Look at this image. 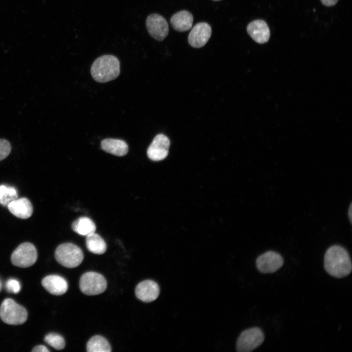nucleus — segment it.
<instances>
[{"label":"nucleus","instance_id":"2","mask_svg":"<svg viewBox=\"0 0 352 352\" xmlns=\"http://www.w3.org/2000/svg\"><path fill=\"white\" fill-rule=\"evenodd\" d=\"M90 72L93 79L99 83H106L116 79L120 73V62L112 55H103L92 63Z\"/></svg>","mask_w":352,"mask_h":352},{"label":"nucleus","instance_id":"27","mask_svg":"<svg viewBox=\"0 0 352 352\" xmlns=\"http://www.w3.org/2000/svg\"><path fill=\"white\" fill-rule=\"evenodd\" d=\"M352 203L350 204L349 210H348V217L349 218V220H350V222L352 223Z\"/></svg>","mask_w":352,"mask_h":352},{"label":"nucleus","instance_id":"22","mask_svg":"<svg viewBox=\"0 0 352 352\" xmlns=\"http://www.w3.org/2000/svg\"><path fill=\"white\" fill-rule=\"evenodd\" d=\"M44 340L49 345L58 350H62L65 347L64 338L57 333H48L45 336Z\"/></svg>","mask_w":352,"mask_h":352},{"label":"nucleus","instance_id":"21","mask_svg":"<svg viewBox=\"0 0 352 352\" xmlns=\"http://www.w3.org/2000/svg\"><path fill=\"white\" fill-rule=\"evenodd\" d=\"M18 194L16 189L4 185L0 186V204L3 206L7 205L12 200L17 199Z\"/></svg>","mask_w":352,"mask_h":352},{"label":"nucleus","instance_id":"20","mask_svg":"<svg viewBox=\"0 0 352 352\" xmlns=\"http://www.w3.org/2000/svg\"><path fill=\"white\" fill-rule=\"evenodd\" d=\"M88 352H110L111 346L108 340L104 337L95 335L92 337L87 344Z\"/></svg>","mask_w":352,"mask_h":352},{"label":"nucleus","instance_id":"12","mask_svg":"<svg viewBox=\"0 0 352 352\" xmlns=\"http://www.w3.org/2000/svg\"><path fill=\"white\" fill-rule=\"evenodd\" d=\"M160 292L159 287L154 281L147 280L139 283L135 288L136 297L144 302L155 300Z\"/></svg>","mask_w":352,"mask_h":352},{"label":"nucleus","instance_id":"5","mask_svg":"<svg viewBox=\"0 0 352 352\" xmlns=\"http://www.w3.org/2000/svg\"><path fill=\"white\" fill-rule=\"evenodd\" d=\"M107 282L104 277L97 272H87L81 277L79 287L81 291L88 295H95L105 291Z\"/></svg>","mask_w":352,"mask_h":352},{"label":"nucleus","instance_id":"8","mask_svg":"<svg viewBox=\"0 0 352 352\" xmlns=\"http://www.w3.org/2000/svg\"><path fill=\"white\" fill-rule=\"evenodd\" d=\"M146 26L149 34L158 41H163L169 33L167 21L156 13L151 14L147 17Z\"/></svg>","mask_w":352,"mask_h":352},{"label":"nucleus","instance_id":"24","mask_svg":"<svg viewBox=\"0 0 352 352\" xmlns=\"http://www.w3.org/2000/svg\"><path fill=\"white\" fill-rule=\"evenodd\" d=\"M6 290L10 293H18L21 290V285L18 281L14 279H10L5 285Z\"/></svg>","mask_w":352,"mask_h":352},{"label":"nucleus","instance_id":"10","mask_svg":"<svg viewBox=\"0 0 352 352\" xmlns=\"http://www.w3.org/2000/svg\"><path fill=\"white\" fill-rule=\"evenodd\" d=\"M170 142L168 138L163 134L155 136L147 150L148 157L153 161L165 159L168 154Z\"/></svg>","mask_w":352,"mask_h":352},{"label":"nucleus","instance_id":"7","mask_svg":"<svg viewBox=\"0 0 352 352\" xmlns=\"http://www.w3.org/2000/svg\"><path fill=\"white\" fill-rule=\"evenodd\" d=\"M37 256V251L35 246L30 242H24L19 245L13 251L11 261L16 266L26 268L35 264Z\"/></svg>","mask_w":352,"mask_h":352},{"label":"nucleus","instance_id":"29","mask_svg":"<svg viewBox=\"0 0 352 352\" xmlns=\"http://www.w3.org/2000/svg\"><path fill=\"white\" fill-rule=\"evenodd\" d=\"M215 0V1H219V0Z\"/></svg>","mask_w":352,"mask_h":352},{"label":"nucleus","instance_id":"16","mask_svg":"<svg viewBox=\"0 0 352 352\" xmlns=\"http://www.w3.org/2000/svg\"><path fill=\"white\" fill-rule=\"evenodd\" d=\"M193 20V16L190 12L186 10H182L172 16L170 23L175 30L179 32H184L192 27Z\"/></svg>","mask_w":352,"mask_h":352},{"label":"nucleus","instance_id":"13","mask_svg":"<svg viewBox=\"0 0 352 352\" xmlns=\"http://www.w3.org/2000/svg\"><path fill=\"white\" fill-rule=\"evenodd\" d=\"M249 36L256 43L264 44L270 38V30L266 22L262 20H256L250 22L247 26Z\"/></svg>","mask_w":352,"mask_h":352},{"label":"nucleus","instance_id":"9","mask_svg":"<svg viewBox=\"0 0 352 352\" xmlns=\"http://www.w3.org/2000/svg\"><path fill=\"white\" fill-rule=\"evenodd\" d=\"M258 270L263 273H272L280 269L284 264V259L279 253L268 251L260 255L256 261Z\"/></svg>","mask_w":352,"mask_h":352},{"label":"nucleus","instance_id":"26","mask_svg":"<svg viewBox=\"0 0 352 352\" xmlns=\"http://www.w3.org/2000/svg\"><path fill=\"white\" fill-rule=\"evenodd\" d=\"M321 2L325 6H332L337 2L338 0H320Z\"/></svg>","mask_w":352,"mask_h":352},{"label":"nucleus","instance_id":"14","mask_svg":"<svg viewBox=\"0 0 352 352\" xmlns=\"http://www.w3.org/2000/svg\"><path fill=\"white\" fill-rule=\"evenodd\" d=\"M42 284L47 291L55 295L65 293L68 288V284L66 279L57 275L45 277L42 281Z\"/></svg>","mask_w":352,"mask_h":352},{"label":"nucleus","instance_id":"6","mask_svg":"<svg viewBox=\"0 0 352 352\" xmlns=\"http://www.w3.org/2000/svg\"><path fill=\"white\" fill-rule=\"evenodd\" d=\"M264 339V334L261 329L252 328L243 331L236 343L238 352H249L259 347Z\"/></svg>","mask_w":352,"mask_h":352},{"label":"nucleus","instance_id":"18","mask_svg":"<svg viewBox=\"0 0 352 352\" xmlns=\"http://www.w3.org/2000/svg\"><path fill=\"white\" fill-rule=\"evenodd\" d=\"M86 244L88 249L96 254H102L107 250V244L104 239L95 232L86 236Z\"/></svg>","mask_w":352,"mask_h":352},{"label":"nucleus","instance_id":"15","mask_svg":"<svg viewBox=\"0 0 352 352\" xmlns=\"http://www.w3.org/2000/svg\"><path fill=\"white\" fill-rule=\"evenodd\" d=\"M7 207L15 216L22 219L30 217L33 213V206L29 199L22 198L11 201Z\"/></svg>","mask_w":352,"mask_h":352},{"label":"nucleus","instance_id":"17","mask_svg":"<svg viewBox=\"0 0 352 352\" xmlns=\"http://www.w3.org/2000/svg\"><path fill=\"white\" fill-rule=\"evenodd\" d=\"M101 147L106 152L112 154L122 156L129 151L127 144L123 140L117 139L106 138L101 142Z\"/></svg>","mask_w":352,"mask_h":352},{"label":"nucleus","instance_id":"1","mask_svg":"<svg viewBox=\"0 0 352 352\" xmlns=\"http://www.w3.org/2000/svg\"><path fill=\"white\" fill-rule=\"evenodd\" d=\"M324 268L328 274L336 278L349 275L352 265L348 251L340 245L329 247L324 256Z\"/></svg>","mask_w":352,"mask_h":352},{"label":"nucleus","instance_id":"25","mask_svg":"<svg viewBox=\"0 0 352 352\" xmlns=\"http://www.w3.org/2000/svg\"><path fill=\"white\" fill-rule=\"evenodd\" d=\"M33 352H49V350L44 345H38L35 347L32 350Z\"/></svg>","mask_w":352,"mask_h":352},{"label":"nucleus","instance_id":"23","mask_svg":"<svg viewBox=\"0 0 352 352\" xmlns=\"http://www.w3.org/2000/svg\"><path fill=\"white\" fill-rule=\"evenodd\" d=\"M11 151V146L8 141L0 139V161L6 158Z\"/></svg>","mask_w":352,"mask_h":352},{"label":"nucleus","instance_id":"11","mask_svg":"<svg viewBox=\"0 0 352 352\" xmlns=\"http://www.w3.org/2000/svg\"><path fill=\"white\" fill-rule=\"evenodd\" d=\"M211 34L212 29L208 23L204 22L198 23L189 34L188 43L193 47L200 48L207 43Z\"/></svg>","mask_w":352,"mask_h":352},{"label":"nucleus","instance_id":"19","mask_svg":"<svg viewBox=\"0 0 352 352\" xmlns=\"http://www.w3.org/2000/svg\"><path fill=\"white\" fill-rule=\"evenodd\" d=\"M72 230L82 236H86L95 232L96 226L89 218L82 217L73 222L71 225Z\"/></svg>","mask_w":352,"mask_h":352},{"label":"nucleus","instance_id":"4","mask_svg":"<svg viewBox=\"0 0 352 352\" xmlns=\"http://www.w3.org/2000/svg\"><path fill=\"white\" fill-rule=\"evenodd\" d=\"M0 317L3 322L9 325L23 324L27 318L26 309L11 298L5 299L0 307Z\"/></svg>","mask_w":352,"mask_h":352},{"label":"nucleus","instance_id":"3","mask_svg":"<svg viewBox=\"0 0 352 352\" xmlns=\"http://www.w3.org/2000/svg\"><path fill=\"white\" fill-rule=\"evenodd\" d=\"M57 261L63 266L74 268L79 265L84 258L81 248L72 243H64L59 245L55 252Z\"/></svg>","mask_w":352,"mask_h":352},{"label":"nucleus","instance_id":"28","mask_svg":"<svg viewBox=\"0 0 352 352\" xmlns=\"http://www.w3.org/2000/svg\"><path fill=\"white\" fill-rule=\"evenodd\" d=\"M1 282L0 281V290L1 289Z\"/></svg>","mask_w":352,"mask_h":352}]
</instances>
